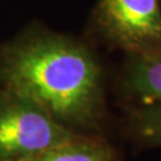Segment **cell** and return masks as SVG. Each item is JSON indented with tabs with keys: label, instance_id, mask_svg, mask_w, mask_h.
I'll return each mask as SVG.
<instances>
[{
	"label": "cell",
	"instance_id": "obj_1",
	"mask_svg": "<svg viewBox=\"0 0 161 161\" xmlns=\"http://www.w3.org/2000/svg\"><path fill=\"white\" fill-rule=\"evenodd\" d=\"M0 87L23 93L79 135L108 136V74L82 35L30 22L0 42Z\"/></svg>",
	"mask_w": 161,
	"mask_h": 161
},
{
	"label": "cell",
	"instance_id": "obj_2",
	"mask_svg": "<svg viewBox=\"0 0 161 161\" xmlns=\"http://www.w3.org/2000/svg\"><path fill=\"white\" fill-rule=\"evenodd\" d=\"M84 36L123 56L161 49V0H96Z\"/></svg>",
	"mask_w": 161,
	"mask_h": 161
},
{
	"label": "cell",
	"instance_id": "obj_3",
	"mask_svg": "<svg viewBox=\"0 0 161 161\" xmlns=\"http://www.w3.org/2000/svg\"><path fill=\"white\" fill-rule=\"evenodd\" d=\"M78 136L36 100L0 87V161H31Z\"/></svg>",
	"mask_w": 161,
	"mask_h": 161
},
{
	"label": "cell",
	"instance_id": "obj_4",
	"mask_svg": "<svg viewBox=\"0 0 161 161\" xmlns=\"http://www.w3.org/2000/svg\"><path fill=\"white\" fill-rule=\"evenodd\" d=\"M112 87L121 106L161 103V49L123 56Z\"/></svg>",
	"mask_w": 161,
	"mask_h": 161
},
{
	"label": "cell",
	"instance_id": "obj_5",
	"mask_svg": "<svg viewBox=\"0 0 161 161\" xmlns=\"http://www.w3.org/2000/svg\"><path fill=\"white\" fill-rule=\"evenodd\" d=\"M121 128L137 148H161V103L122 106Z\"/></svg>",
	"mask_w": 161,
	"mask_h": 161
},
{
	"label": "cell",
	"instance_id": "obj_6",
	"mask_svg": "<svg viewBox=\"0 0 161 161\" xmlns=\"http://www.w3.org/2000/svg\"><path fill=\"white\" fill-rule=\"evenodd\" d=\"M122 153L108 136L81 135L31 161H121Z\"/></svg>",
	"mask_w": 161,
	"mask_h": 161
}]
</instances>
